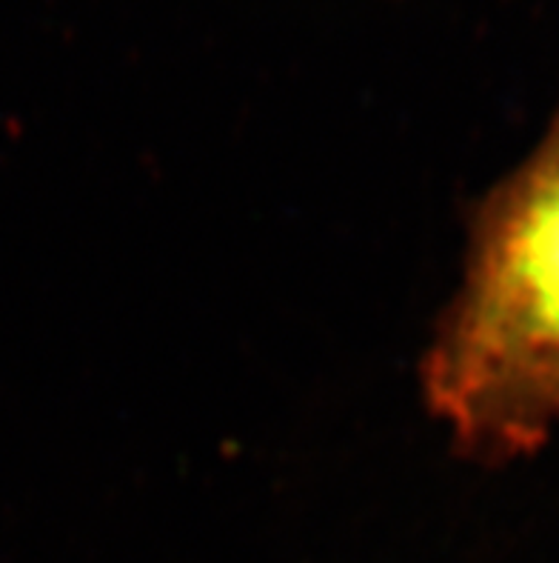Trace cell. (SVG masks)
I'll return each mask as SVG.
<instances>
[{"mask_svg":"<svg viewBox=\"0 0 559 563\" xmlns=\"http://www.w3.org/2000/svg\"><path fill=\"white\" fill-rule=\"evenodd\" d=\"M425 393L468 455L503 464L559 427V112L489 198Z\"/></svg>","mask_w":559,"mask_h":563,"instance_id":"obj_1","label":"cell"}]
</instances>
